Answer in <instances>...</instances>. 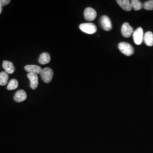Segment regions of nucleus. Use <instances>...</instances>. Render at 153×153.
Segmentation results:
<instances>
[{
  "mask_svg": "<svg viewBox=\"0 0 153 153\" xmlns=\"http://www.w3.org/2000/svg\"><path fill=\"white\" fill-rule=\"evenodd\" d=\"M43 81L46 83L50 82L53 76V71L50 68H45L43 69L40 74Z\"/></svg>",
  "mask_w": 153,
  "mask_h": 153,
  "instance_id": "obj_3",
  "label": "nucleus"
},
{
  "mask_svg": "<svg viewBox=\"0 0 153 153\" xmlns=\"http://www.w3.org/2000/svg\"><path fill=\"white\" fill-rule=\"evenodd\" d=\"M27 77L30 81V88L33 90H35L39 84L38 75L33 73H28Z\"/></svg>",
  "mask_w": 153,
  "mask_h": 153,
  "instance_id": "obj_9",
  "label": "nucleus"
},
{
  "mask_svg": "<svg viewBox=\"0 0 153 153\" xmlns=\"http://www.w3.org/2000/svg\"><path fill=\"white\" fill-rule=\"evenodd\" d=\"M10 2V0H0V6H5Z\"/></svg>",
  "mask_w": 153,
  "mask_h": 153,
  "instance_id": "obj_19",
  "label": "nucleus"
},
{
  "mask_svg": "<svg viewBox=\"0 0 153 153\" xmlns=\"http://www.w3.org/2000/svg\"><path fill=\"white\" fill-rule=\"evenodd\" d=\"M145 10H153V0H150L145 2L143 4V7Z\"/></svg>",
  "mask_w": 153,
  "mask_h": 153,
  "instance_id": "obj_18",
  "label": "nucleus"
},
{
  "mask_svg": "<svg viewBox=\"0 0 153 153\" xmlns=\"http://www.w3.org/2000/svg\"><path fill=\"white\" fill-rule=\"evenodd\" d=\"M39 63L42 65H46L51 61V56L49 53L44 52L41 53L39 58Z\"/></svg>",
  "mask_w": 153,
  "mask_h": 153,
  "instance_id": "obj_14",
  "label": "nucleus"
},
{
  "mask_svg": "<svg viewBox=\"0 0 153 153\" xmlns=\"http://www.w3.org/2000/svg\"><path fill=\"white\" fill-rule=\"evenodd\" d=\"M27 95L26 93L23 90H20L15 93V94L14 96V99L15 102L20 103L26 100L27 98Z\"/></svg>",
  "mask_w": 153,
  "mask_h": 153,
  "instance_id": "obj_11",
  "label": "nucleus"
},
{
  "mask_svg": "<svg viewBox=\"0 0 153 153\" xmlns=\"http://www.w3.org/2000/svg\"><path fill=\"white\" fill-rule=\"evenodd\" d=\"M130 3L132 8L135 11L140 10L143 7V5L141 2L138 0H132L130 1Z\"/></svg>",
  "mask_w": 153,
  "mask_h": 153,
  "instance_id": "obj_15",
  "label": "nucleus"
},
{
  "mask_svg": "<svg viewBox=\"0 0 153 153\" xmlns=\"http://www.w3.org/2000/svg\"><path fill=\"white\" fill-rule=\"evenodd\" d=\"M2 67L7 74H13L15 71V68L12 62L9 61H4Z\"/></svg>",
  "mask_w": 153,
  "mask_h": 153,
  "instance_id": "obj_12",
  "label": "nucleus"
},
{
  "mask_svg": "<svg viewBox=\"0 0 153 153\" xmlns=\"http://www.w3.org/2000/svg\"><path fill=\"white\" fill-rule=\"evenodd\" d=\"M24 70L29 73H33L35 74H40L43 69L41 67L36 65H27L24 66Z\"/></svg>",
  "mask_w": 153,
  "mask_h": 153,
  "instance_id": "obj_8",
  "label": "nucleus"
},
{
  "mask_svg": "<svg viewBox=\"0 0 153 153\" xmlns=\"http://www.w3.org/2000/svg\"><path fill=\"white\" fill-rule=\"evenodd\" d=\"M9 79V75L5 71H2L0 73V85H6Z\"/></svg>",
  "mask_w": 153,
  "mask_h": 153,
  "instance_id": "obj_16",
  "label": "nucleus"
},
{
  "mask_svg": "<svg viewBox=\"0 0 153 153\" xmlns=\"http://www.w3.org/2000/svg\"><path fill=\"white\" fill-rule=\"evenodd\" d=\"M118 5L123 10L127 12H129L132 9L130 1L129 0H117Z\"/></svg>",
  "mask_w": 153,
  "mask_h": 153,
  "instance_id": "obj_10",
  "label": "nucleus"
},
{
  "mask_svg": "<svg viewBox=\"0 0 153 153\" xmlns=\"http://www.w3.org/2000/svg\"><path fill=\"white\" fill-rule=\"evenodd\" d=\"M84 17L86 20L88 21H94L97 16L96 12L93 8L87 7L84 11Z\"/></svg>",
  "mask_w": 153,
  "mask_h": 153,
  "instance_id": "obj_5",
  "label": "nucleus"
},
{
  "mask_svg": "<svg viewBox=\"0 0 153 153\" xmlns=\"http://www.w3.org/2000/svg\"><path fill=\"white\" fill-rule=\"evenodd\" d=\"M1 12H2V7L0 6V14L1 13Z\"/></svg>",
  "mask_w": 153,
  "mask_h": 153,
  "instance_id": "obj_20",
  "label": "nucleus"
},
{
  "mask_svg": "<svg viewBox=\"0 0 153 153\" xmlns=\"http://www.w3.org/2000/svg\"><path fill=\"white\" fill-rule=\"evenodd\" d=\"M118 47L121 53L127 56H130L134 53L133 48L128 43L121 42L118 44Z\"/></svg>",
  "mask_w": 153,
  "mask_h": 153,
  "instance_id": "obj_1",
  "label": "nucleus"
},
{
  "mask_svg": "<svg viewBox=\"0 0 153 153\" xmlns=\"http://www.w3.org/2000/svg\"><path fill=\"white\" fill-rule=\"evenodd\" d=\"M79 29L87 34H94L97 31L96 26L93 23H85L79 25Z\"/></svg>",
  "mask_w": 153,
  "mask_h": 153,
  "instance_id": "obj_2",
  "label": "nucleus"
},
{
  "mask_svg": "<svg viewBox=\"0 0 153 153\" xmlns=\"http://www.w3.org/2000/svg\"><path fill=\"white\" fill-rule=\"evenodd\" d=\"M133 29L132 27L130 26L129 24L127 22H125L123 24L121 27V34L124 37L126 38H130L133 35Z\"/></svg>",
  "mask_w": 153,
  "mask_h": 153,
  "instance_id": "obj_6",
  "label": "nucleus"
},
{
  "mask_svg": "<svg viewBox=\"0 0 153 153\" xmlns=\"http://www.w3.org/2000/svg\"><path fill=\"white\" fill-rule=\"evenodd\" d=\"M143 40L145 41V44L152 47L153 46V34L151 31H147L145 33V34L143 36Z\"/></svg>",
  "mask_w": 153,
  "mask_h": 153,
  "instance_id": "obj_13",
  "label": "nucleus"
},
{
  "mask_svg": "<svg viewBox=\"0 0 153 153\" xmlns=\"http://www.w3.org/2000/svg\"><path fill=\"white\" fill-rule=\"evenodd\" d=\"M18 87V81L15 79H13L9 82V84L7 85V89L8 90H13L16 89Z\"/></svg>",
  "mask_w": 153,
  "mask_h": 153,
  "instance_id": "obj_17",
  "label": "nucleus"
},
{
  "mask_svg": "<svg viewBox=\"0 0 153 153\" xmlns=\"http://www.w3.org/2000/svg\"><path fill=\"white\" fill-rule=\"evenodd\" d=\"M143 32L141 27H138V29H135L133 34V38L135 44H141L143 40Z\"/></svg>",
  "mask_w": 153,
  "mask_h": 153,
  "instance_id": "obj_4",
  "label": "nucleus"
},
{
  "mask_svg": "<svg viewBox=\"0 0 153 153\" xmlns=\"http://www.w3.org/2000/svg\"><path fill=\"white\" fill-rule=\"evenodd\" d=\"M100 24L102 28L106 31H110L112 29V23L111 19L106 15L102 17L100 19Z\"/></svg>",
  "mask_w": 153,
  "mask_h": 153,
  "instance_id": "obj_7",
  "label": "nucleus"
}]
</instances>
